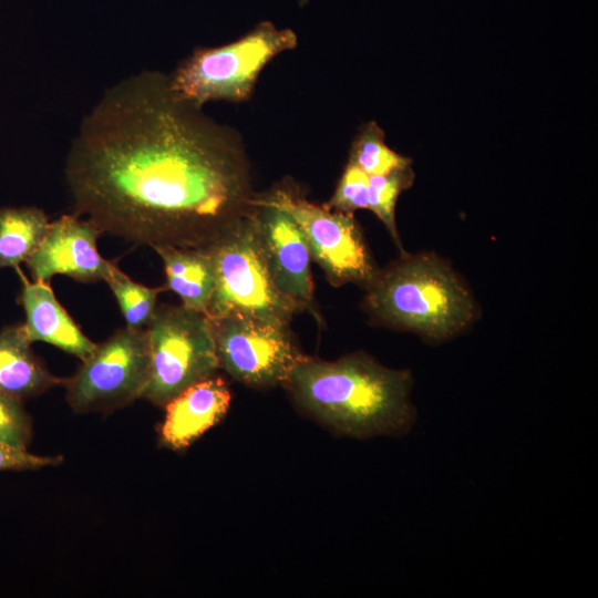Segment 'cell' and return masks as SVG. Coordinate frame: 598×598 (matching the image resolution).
<instances>
[{
  "label": "cell",
  "instance_id": "obj_4",
  "mask_svg": "<svg viewBox=\"0 0 598 598\" xmlns=\"http://www.w3.org/2000/svg\"><path fill=\"white\" fill-rule=\"evenodd\" d=\"M215 272V290L207 317L244 316L290 326L301 309L274 282L257 233L252 206L227 226L207 247Z\"/></svg>",
  "mask_w": 598,
  "mask_h": 598
},
{
  "label": "cell",
  "instance_id": "obj_5",
  "mask_svg": "<svg viewBox=\"0 0 598 598\" xmlns=\"http://www.w3.org/2000/svg\"><path fill=\"white\" fill-rule=\"evenodd\" d=\"M296 45L291 30L261 23L231 43L195 50L168 75L169 85L178 97L198 107L217 100L243 102L251 96L264 66Z\"/></svg>",
  "mask_w": 598,
  "mask_h": 598
},
{
  "label": "cell",
  "instance_id": "obj_17",
  "mask_svg": "<svg viewBox=\"0 0 598 598\" xmlns=\"http://www.w3.org/2000/svg\"><path fill=\"white\" fill-rule=\"evenodd\" d=\"M349 163L369 176H378L410 166L412 159L392 151L384 142L382 128L371 121L361 127L353 141Z\"/></svg>",
  "mask_w": 598,
  "mask_h": 598
},
{
  "label": "cell",
  "instance_id": "obj_7",
  "mask_svg": "<svg viewBox=\"0 0 598 598\" xmlns=\"http://www.w3.org/2000/svg\"><path fill=\"white\" fill-rule=\"evenodd\" d=\"M250 202L275 206L292 217L306 237L311 259L332 286L365 288L374 279L379 268L353 214L317 205L290 183L255 195Z\"/></svg>",
  "mask_w": 598,
  "mask_h": 598
},
{
  "label": "cell",
  "instance_id": "obj_13",
  "mask_svg": "<svg viewBox=\"0 0 598 598\" xmlns=\"http://www.w3.org/2000/svg\"><path fill=\"white\" fill-rule=\"evenodd\" d=\"M20 303L25 313L23 323L31 343L35 341L52 344L81 361L86 360L96 344L75 323L56 299L50 282L29 281L22 275Z\"/></svg>",
  "mask_w": 598,
  "mask_h": 598
},
{
  "label": "cell",
  "instance_id": "obj_11",
  "mask_svg": "<svg viewBox=\"0 0 598 598\" xmlns=\"http://www.w3.org/2000/svg\"><path fill=\"white\" fill-rule=\"evenodd\" d=\"M259 241L275 285L301 311L313 313L311 254L306 237L286 212L251 203Z\"/></svg>",
  "mask_w": 598,
  "mask_h": 598
},
{
  "label": "cell",
  "instance_id": "obj_8",
  "mask_svg": "<svg viewBox=\"0 0 598 598\" xmlns=\"http://www.w3.org/2000/svg\"><path fill=\"white\" fill-rule=\"evenodd\" d=\"M148 377L145 328H120L64 380L66 401L75 413H109L141 399Z\"/></svg>",
  "mask_w": 598,
  "mask_h": 598
},
{
  "label": "cell",
  "instance_id": "obj_3",
  "mask_svg": "<svg viewBox=\"0 0 598 598\" xmlns=\"http://www.w3.org/2000/svg\"><path fill=\"white\" fill-rule=\"evenodd\" d=\"M364 290L362 307L373 321L430 342L452 339L477 317L466 283L434 252H401Z\"/></svg>",
  "mask_w": 598,
  "mask_h": 598
},
{
  "label": "cell",
  "instance_id": "obj_15",
  "mask_svg": "<svg viewBox=\"0 0 598 598\" xmlns=\"http://www.w3.org/2000/svg\"><path fill=\"white\" fill-rule=\"evenodd\" d=\"M153 249L163 261L165 288L176 293L184 307L207 315L216 285L207 250L174 246H158Z\"/></svg>",
  "mask_w": 598,
  "mask_h": 598
},
{
  "label": "cell",
  "instance_id": "obj_2",
  "mask_svg": "<svg viewBox=\"0 0 598 598\" xmlns=\"http://www.w3.org/2000/svg\"><path fill=\"white\" fill-rule=\"evenodd\" d=\"M413 384L408 369L388 368L357 351L336 360L306 355L282 386L302 413L332 433L367 440L412 430Z\"/></svg>",
  "mask_w": 598,
  "mask_h": 598
},
{
  "label": "cell",
  "instance_id": "obj_19",
  "mask_svg": "<svg viewBox=\"0 0 598 598\" xmlns=\"http://www.w3.org/2000/svg\"><path fill=\"white\" fill-rule=\"evenodd\" d=\"M414 177L411 165L369 177L368 209L383 223L400 252L404 249L395 224V205L400 194L412 186Z\"/></svg>",
  "mask_w": 598,
  "mask_h": 598
},
{
  "label": "cell",
  "instance_id": "obj_18",
  "mask_svg": "<svg viewBox=\"0 0 598 598\" xmlns=\"http://www.w3.org/2000/svg\"><path fill=\"white\" fill-rule=\"evenodd\" d=\"M112 290L127 328L144 329L156 310L163 288H151L132 280L114 265L105 280Z\"/></svg>",
  "mask_w": 598,
  "mask_h": 598
},
{
  "label": "cell",
  "instance_id": "obj_14",
  "mask_svg": "<svg viewBox=\"0 0 598 598\" xmlns=\"http://www.w3.org/2000/svg\"><path fill=\"white\" fill-rule=\"evenodd\" d=\"M23 323L0 330V392L23 401L64 382L31 349Z\"/></svg>",
  "mask_w": 598,
  "mask_h": 598
},
{
  "label": "cell",
  "instance_id": "obj_10",
  "mask_svg": "<svg viewBox=\"0 0 598 598\" xmlns=\"http://www.w3.org/2000/svg\"><path fill=\"white\" fill-rule=\"evenodd\" d=\"M100 235L90 219L76 214L50 221L40 246L25 261L33 280L49 282L63 275L84 283L105 281L115 264L100 255Z\"/></svg>",
  "mask_w": 598,
  "mask_h": 598
},
{
  "label": "cell",
  "instance_id": "obj_20",
  "mask_svg": "<svg viewBox=\"0 0 598 598\" xmlns=\"http://www.w3.org/2000/svg\"><path fill=\"white\" fill-rule=\"evenodd\" d=\"M369 175L348 162L337 188L326 207L354 214L358 209H368Z\"/></svg>",
  "mask_w": 598,
  "mask_h": 598
},
{
  "label": "cell",
  "instance_id": "obj_12",
  "mask_svg": "<svg viewBox=\"0 0 598 598\" xmlns=\"http://www.w3.org/2000/svg\"><path fill=\"white\" fill-rule=\"evenodd\" d=\"M230 401L229 386L217 373L189 385L164 405L161 444L172 451L188 447L224 419Z\"/></svg>",
  "mask_w": 598,
  "mask_h": 598
},
{
  "label": "cell",
  "instance_id": "obj_21",
  "mask_svg": "<svg viewBox=\"0 0 598 598\" xmlns=\"http://www.w3.org/2000/svg\"><path fill=\"white\" fill-rule=\"evenodd\" d=\"M31 437L32 422L22 401L0 392V441L28 448Z\"/></svg>",
  "mask_w": 598,
  "mask_h": 598
},
{
  "label": "cell",
  "instance_id": "obj_9",
  "mask_svg": "<svg viewBox=\"0 0 598 598\" xmlns=\"http://www.w3.org/2000/svg\"><path fill=\"white\" fill-rule=\"evenodd\" d=\"M209 320L218 368L245 385L256 389L282 385L306 357L290 326L244 316Z\"/></svg>",
  "mask_w": 598,
  "mask_h": 598
},
{
  "label": "cell",
  "instance_id": "obj_1",
  "mask_svg": "<svg viewBox=\"0 0 598 598\" xmlns=\"http://www.w3.org/2000/svg\"><path fill=\"white\" fill-rule=\"evenodd\" d=\"M200 109L157 71L111 86L66 156L74 214L136 245L207 247L255 194L244 148Z\"/></svg>",
  "mask_w": 598,
  "mask_h": 598
},
{
  "label": "cell",
  "instance_id": "obj_6",
  "mask_svg": "<svg viewBox=\"0 0 598 598\" xmlns=\"http://www.w3.org/2000/svg\"><path fill=\"white\" fill-rule=\"evenodd\" d=\"M145 331L150 377L142 399L164 408L183 390L219 369L206 315L183 305H162Z\"/></svg>",
  "mask_w": 598,
  "mask_h": 598
},
{
  "label": "cell",
  "instance_id": "obj_16",
  "mask_svg": "<svg viewBox=\"0 0 598 598\" xmlns=\"http://www.w3.org/2000/svg\"><path fill=\"white\" fill-rule=\"evenodd\" d=\"M50 220L38 207L0 208V269L19 268L43 240Z\"/></svg>",
  "mask_w": 598,
  "mask_h": 598
},
{
  "label": "cell",
  "instance_id": "obj_22",
  "mask_svg": "<svg viewBox=\"0 0 598 598\" xmlns=\"http://www.w3.org/2000/svg\"><path fill=\"white\" fill-rule=\"evenodd\" d=\"M61 456H47L30 453L28 448H19L0 441V471H29L56 466Z\"/></svg>",
  "mask_w": 598,
  "mask_h": 598
}]
</instances>
